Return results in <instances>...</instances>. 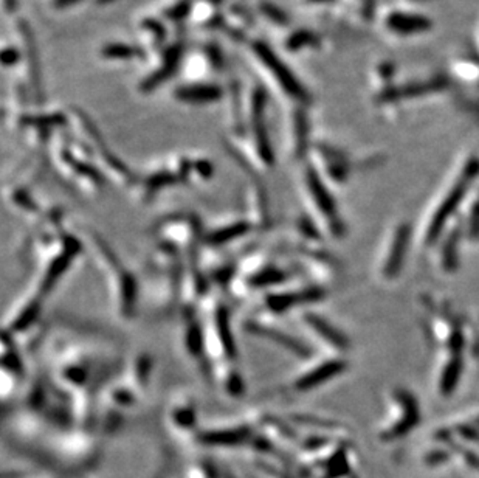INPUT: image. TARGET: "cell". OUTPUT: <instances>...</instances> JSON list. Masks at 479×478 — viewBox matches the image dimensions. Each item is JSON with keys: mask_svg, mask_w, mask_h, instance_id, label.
Here are the masks:
<instances>
[{"mask_svg": "<svg viewBox=\"0 0 479 478\" xmlns=\"http://www.w3.org/2000/svg\"><path fill=\"white\" fill-rule=\"evenodd\" d=\"M99 60L109 64H120L129 63L133 60H141L145 58V53L141 52L138 45L126 44V42H107L99 48Z\"/></svg>", "mask_w": 479, "mask_h": 478, "instance_id": "ac0fdd59", "label": "cell"}, {"mask_svg": "<svg viewBox=\"0 0 479 478\" xmlns=\"http://www.w3.org/2000/svg\"><path fill=\"white\" fill-rule=\"evenodd\" d=\"M253 25V18L251 14L239 4L225 5L224 8V22L222 31L224 35L231 40H243L247 36V31Z\"/></svg>", "mask_w": 479, "mask_h": 478, "instance_id": "2e32d148", "label": "cell"}, {"mask_svg": "<svg viewBox=\"0 0 479 478\" xmlns=\"http://www.w3.org/2000/svg\"><path fill=\"white\" fill-rule=\"evenodd\" d=\"M174 99L180 104L187 106H208L219 103L225 97V90L219 84L207 82H188L179 86L172 94Z\"/></svg>", "mask_w": 479, "mask_h": 478, "instance_id": "8fae6325", "label": "cell"}, {"mask_svg": "<svg viewBox=\"0 0 479 478\" xmlns=\"http://www.w3.org/2000/svg\"><path fill=\"white\" fill-rule=\"evenodd\" d=\"M433 22L424 14H416L405 10H391L385 14L383 28L391 36L397 38H411L417 35H424L430 31Z\"/></svg>", "mask_w": 479, "mask_h": 478, "instance_id": "9c48e42d", "label": "cell"}, {"mask_svg": "<svg viewBox=\"0 0 479 478\" xmlns=\"http://www.w3.org/2000/svg\"><path fill=\"white\" fill-rule=\"evenodd\" d=\"M192 6V0H163L158 6L157 18L165 25H180L182 22L188 21V16Z\"/></svg>", "mask_w": 479, "mask_h": 478, "instance_id": "d6986e66", "label": "cell"}, {"mask_svg": "<svg viewBox=\"0 0 479 478\" xmlns=\"http://www.w3.org/2000/svg\"><path fill=\"white\" fill-rule=\"evenodd\" d=\"M136 38L137 45L141 48L145 56H154L165 47V42L167 39L166 25L157 16H146V18H141L137 22Z\"/></svg>", "mask_w": 479, "mask_h": 478, "instance_id": "9a60e30c", "label": "cell"}, {"mask_svg": "<svg viewBox=\"0 0 479 478\" xmlns=\"http://www.w3.org/2000/svg\"><path fill=\"white\" fill-rule=\"evenodd\" d=\"M224 55L221 47L211 42L192 52L183 60V70L191 82H207L224 70Z\"/></svg>", "mask_w": 479, "mask_h": 478, "instance_id": "52a82bcc", "label": "cell"}, {"mask_svg": "<svg viewBox=\"0 0 479 478\" xmlns=\"http://www.w3.org/2000/svg\"><path fill=\"white\" fill-rule=\"evenodd\" d=\"M0 115H2V111H0Z\"/></svg>", "mask_w": 479, "mask_h": 478, "instance_id": "d4e9b609", "label": "cell"}, {"mask_svg": "<svg viewBox=\"0 0 479 478\" xmlns=\"http://www.w3.org/2000/svg\"><path fill=\"white\" fill-rule=\"evenodd\" d=\"M258 13L263 16V19L267 23L273 25V27L282 28L289 25V18L285 16V13L281 10V8H278L275 4H270V2L258 4Z\"/></svg>", "mask_w": 479, "mask_h": 478, "instance_id": "44dd1931", "label": "cell"}, {"mask_svg": "<svg viewBox=\"0 0 479 478\" xmlns=\"http://www.w3.org/2000/svg\"><path fill=\"white\" fill-rule=\"evenodd\" d=\"M344 368H346V362L338 354L324 356L310 365L307 370L302 371L301 377L295 382V387L307 391L318 387V385H324L326 382L334 379L335 376L341 374Z\"/></svg>", "mask_w": 479, "mask_h": 478, "instance_id": "30bf717a", "label": "cell"}, {"mask_svg": "<svg viewBox=\"0 0 479 478\" xmlns=\"http://www.w3.org/2000/svg\"><path fill=\"white\" fill-rule=\"evenodd\" d=\"M21 64V50L10 39L0 40V70H16Z\"/></svg>", "mask_w": 479, "mask_h": 478, "instance_id": "ffe728a7", "label": "cell"}, {"mask_svg": "<svg viewBox=\"0 0 479 478\" xmlns=\"http://www.w3.org/2000/svg\"><path fill=\"white\" fill-rule=\"evenodd\" d=\"M248 58L264 81L290 103L306 104L309 95L287 65L263 40L248 42Z\"/></svg>", "mask_w": 479, "mask_h": 478, "instance_id": "7a4b0ae2", "label": "cell"}, {"mask_svg": "<svg viewBox=\"0 0 479 478\" xmlns=\"http://www.w3.org/2000/svg\"><path fill=\"white\" fill-rule=\"evenodd\" d=\"M413 229L405 221H399L388 229L380 242L374 261V275L382 283L397 280L407 259V251L413 238Z\"/></svg>", "mask_w": 479, "mask_h": 478, "instance_id": "277c9868", "label": "cell"}, {"mask_svg": "<svg viewBox=\"0 0 479 478\" xmlns=\"http://www.w3.org/2000/svg\"><path fill=\"white\" fill-rule=\"evenodd\" d=\"M47 6L52 8L55 11H64V10H69V8L77 6L78 4H81L82 0H45Z\"/></svg>", "mask_w": 479, "mask_h": 478, "instance_id": "603a6c76", "label": "cell"}, {"mask_svg": "<svg viewBox=\"0 0 479 478\" xmlns=\"http://www.w3.org/2000/svg\"><path fill=\"white\" fill-rule=\"evenodd\" d=\"M19 0H0V16L4 18H14L18 11Z\"/></svg>", "mask_w": 479, "mask_h": 478, "instance_id": "cb8c5ba5", "label": "cell"}, {"mask_svg": "<svg viewBox=\"0 0 479 478\" xmlns=\"http://www.w3.org/2000/svg\"><path fill=\"white\" fill-rule=\"evenodd\" d=\"M479 178V158L468 156L461 161L455 173L442 190L436 195L431 205L424 214L422 222L416 229L414 238L422 247H431L439 239L444 230L456 219L461 207L464 205L475 180Z\"/></svg>", "mask_w": 479, "mask_h": 478, "instance_id": "6da1fadb", "label": "cell"}, {"mask_svg": "<svg viewBox=\"0 0 479 478\" xmlns=\"http://www.w3.org/2000/svg\"><path fill=\"white\" fill-rule=\"evenodd\" d=\"M315 158L319 166H312L326 183L332 185H343L348 182L352 170L348 157L338 148L321 143L314 148Z\"/></svg>", "mask_w": 479, "mask_h": 478, "instance_id": "ba28073f", "label": "cell"}, {"mask_svg": "<svg viewBox=\"0 0 479 478\" xmlns=\"http://www.w3.org/2000/svg\"><path fill=\"white\" fill-rule=\"evenodd\" d=\"M306 325L314 337L321 342V345L331 351V354H341L349 347V340L337 326L323 315L309 314L306 315Z\"/></svg>", "mask_w": 479, "mask_h": 478, "instance_id": "4fadbf2b", "label": "cell"}, {"mask_svg": "<svg viewBox=\"0 0 479 478\" xmlns=\"http://www.w3.org/2000/svg\"><path fill=\"white\" fill-rule=\"evenodd\" d=\"M456 217L464 239L472 242V244L479 242V190L470 191Z\"/></svg>", "mask_w": 479, "mask_h": 478, "instance_id": "e0dca14e", "label": "cell"}, {"mask_svg": "<svg viewBox=\"0 0 479 478\" xmlns=\"http://www.w3.org/2000/svg\"><path fill=\"white\" fill-rule=\"evenodd\" d=\"M315 44V38L306 31H293L284 40V48L289 53H298L304 47H312Z\"/></svg>", "mask_w": 479, "mask_h": 478, "instance_id": "7402d4cb", "label": "cell"}, {"mask_svg": "<svg viewBox=\"0 0 479 478\" xmlns=\"http://www.w3.org/2000/svg\"><path fill=\"white\" fill-rule=\"evenodd\" d=\"M225 0H192L188 16L191 27L202 31H216L222 28Z\"/></svg>", "mask_w": 479, "mask_h": 478, "instance_id": "5bb4252c", "label": "cell"}, {"mask_svg": "<svg viewBox=\"0 0 479 478\" xmlns=\"http://www.w3.org/2000/svg\"><path fill=\"white\" fill-rule=\"evenodd\" d=\"M464 239L458 217L453 221L444 233L436 241V247H438V266L439 269L445 273L455 272L459 267V249Z\"/></svg>", "mask_w": 479, "mask_h": 478, "instance_id": "7c38bea8", "label": "cell"}, {"mask_svg": "<svg viewBox=\"0 0 479 478\" xmlns=\"http://www.w3.org/2000/svg\"><path fill=\"white\" fill-rule=\"evenodd\" d=\"M302 190H304L310 213L321 233L331 238H341L346 229H344V221L337 202L327 183L319 178L312 166L302 174Z\"/></svg>", "mask_w": 479, "mask_h": 478, "instance_id": "3957f363", "label": "cell"}, {"mask_svg": "<svg viewBox=\"0 0 479 478\" xmlns=\"http://www.w3.org/2000/svg\"><path fill=\"white\" fill-rule=\"evenodd\" d=\"M185 60V44L182 39L171 42L165 45L158 53L153 56V64L149 69L141 75L137 84V90L140 94H153L162 84L170 80L177 72L179 67Z\"/></svg>", "mask_w": 479, "mask_h": 478, "instance_id": "8992f818", "label": "cell"}, {"mask_svg": "<svg viewBox=\"0 0 479 478\" xmlns=\"http://www.w3.org/2000/svg\"><path fill=\"white\" fill-rule=\"evenodd\" d=\"M11 39L18 44L21 50V64L16 69L14 77L22 80L30 89L33 99L42 102V86H40V72H39V60H38V48L35 38L27 21L13 18L10 23Z\"/></svg>", "mask_w": 479, "mask_h": 478, "instance_id": "5b68a950", "label": "cell"}]
</instances>
